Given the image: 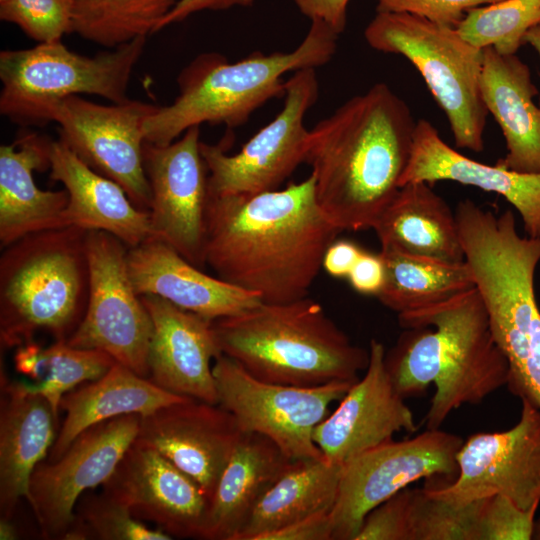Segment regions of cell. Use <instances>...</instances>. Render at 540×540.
Masks as SVG:
<instances>
[{
  "mask_svg": "<svg viewBox=\"0 0 540 540\" xmlns=\"http://www.w3.org/2000/svg\"><path fill=\"white\" fill-rule=\"evenodd\" d=\"M340 232L317 201L312 175L253 195H208L205 263L263 302H290L308 296Z\"/></svg>",
  "mask_w": 540,
  "mask_h": 540,
  "instance_id": "obj_1",
  "label": "cell"
},
{
  "mask_svg": "<svg viewBox=\"0 0 540 540\" xmlns=\"http://www.w3.org/2000/svg\"><path fill=\"white\" fill-rule=\"evenodd\" d=\"M416 122L406 102L377 83L309 130L305 163L321 209L341 232L372 229L395 197Z\"/></svg>",
  "mask_w": 540,
  "mask_h": 540,
  "instance_id": "obj_2",
  "label": "cell"
},
{
  "mask_svg": "<svg viewBox=\"0 0 540 540\" xmlns=\"http://www.w3.org/2000/svg\"><path fill=\"white\" fill-rule=\"evenodd\" d=\"M465 261L509 365L507 387L540 410V310L534 290L540 238L522 237L512 211L467 199L455 211Z\"/></svg>",
  "mask_w": 540,
  "mask_h": 540,
  "instance_id": "obj_3",
  "label": "cell"
},
{
  "mask_svg": "<svg viewBox=\"0 0 540 540\" xmlns=\"http://www.w3.org/2000/svg\"><path fill=\"white\" fill-rule=\"evenodd\" d=\"M222 354L259 380L313 387L355 382L366 370L369 349L351 342L308 296L258 305L212 322Z\"/></svg>",
  "mask_w": 540,
  "mask_h": 540,
  "instance_id": "obj_4",
  "label": "cell"
},
{
  "mask_svg": "<svg viewBox=\"0 0 540 540\" xmlns=\"http://www.w3.org/2000/svg\"><path fill=\"white\" fill-rule=\"evenodd\" d=\"M339 34L321 20H312L302 42L292 51H256L236 62L217 52L196 56L177 77L179 94L158 107L143 123L145 141L168 145L186 130L204 123L235 128L257 109L284 97L283 76L328 63Z\"/></svg>",
  "mask_w": 540,
  "mask_h": 540,
  "instance_id": "obj_5",
  "label": "cell"
},
{
  "mask_svg": "<svg viewBox=\"0 0 540 540\" xmlns=\"http://www.w3.org/2000/svg\"><path fill=\"white\" fill-rule=\"evenodd\" d=\"M86 230L58 227L27 235L0 257V342L5 348L34 342L44 331L68 340L84 317L89 297Z\"/></svg>",
  "mask_w": 540,
  "mask_h": 540,
  "instance_id": "obj_6",
  "label": "cell"
},
{
  "mask_svg": "<svg viewBox=\"0 0 540 540\" xmlns=\"http://www.w3.org/2000/svg\"><path fill=\"white\" fill-rule=\"evenodd\" d=\"M147 37L95 56L68 49L62 41L0 52V113L22 126H42L62 100L79 94L112 103L129 100L127 91Z\"/></svg>",
  "mask_w": 540,
  "mask_h": 540,
  "instance_id": "obj_7",
  "label": "cell"
},
{
  "mask_svg": "<svg viewBox=\"0 0 540 540\" xmlns=\"http://www.w3.org/2000/svg\"><path fill=\"white\" fill-rule=\"evenodd\" d=\"M364 38L373 49L402 55L415 66L444 111L458 148L483 150L489 114L480 89L483 49L454 27L409 13L377 12Z\"/></svg>",
  "mask_w": 540,
  "mask_h": 540,
  "instance_id": "obj_8",
  "label": "cell"
},
{
  "mask_svg": "<svg viewBox=\"0 0 540 540\" xmlns=\"http://www.w3.org/2000/svg\"><path fill=\"white\" fill-rule=\"evenodd\" d=\"M404 329L434 327L440 334V374L425 417L439 429L464 404H478L507 385L509 365L497 345L483 299L475 287L442 303L398 314Z\"/></svg>",
  "mask_w": 540,
  "mask_h": 540,
  "instance_id": "obj_9",
  "label": "cell"
},
{
  "mask_svg": "<svg viewBox=\"0 0 540 540\" xmlns=\"http://www.w3.org/2000/svg\"><path fill=\"white\" fill-rule=\"evenodd\" d=\"M213 376L218 405L233 416L239 430L269 438L292 461L325 458L314 442V430L329 414L330 405L354 383L313 387L269 383L224 354L214 360Z\"/></svg>",
  "mask_w": 540,
  "mask_h": 540,
  "instance_id": "obj_10",
  "label": "cell"
},
{
  "mask_svg": "<svg viewBox=\"0 0 540 540\" xmlns=\"http://www.w3.org/2000/svg\"><path fill=\"white\" fill-rule=\"evenodd\" d=\"M463 442L455 434L427 429L411 439L384 442L342 465L330 511L333 540H354L373 508L421 478L453 481Z\"/></svg>",
  "mask_w": 540,
  "mask_h": 540,
  "instance_id": "obj_11",
  "label": "cell"
},
{
  "mask_svg": "<svg viewBox=\"0 0 540 540\" xmlns=\"http://www.w3.org/2000/svg\"><path fill=\"white\" fill-rule=\"evenodd\" d=\"M127 251L121 240L105 231L87 232L88 303L67 343L106 352L117 363L148 378L153 324L131 281Z\"/></svg>",
  "mask_w": 540,
  "mask_h": 540,
  "instance_id": "obj_12",
  "label": "cell"
},
{
  "mask_svg": "<svg viewBox=\"0 0 540 540\" xmlns=\"http://www.w3.org/2000/svg\"><path fill=\"white\" fill-rule=\"evenodd\" d=\"M319 96L316 69L295 71L285 82L281 111L236 154L201 141L208 169V195H253L279 189L305 163L309 130L304 119Z\"/></svg>",
  "mask_w": 540,
  "mask_h": 540,
  "instance_id": "obj_13",
  "label": "cell"
},
{
  "mask_svg": "<svg viewBox=\"0 0 540 540\" xmlns=\"http://www.w3.org/2000/svg\"><path fill=\"white\" fill-rule=\"evenodd\" d=\"M159 106L129 99L99 104L79 95L62 100L51 114L59 139L97 173L118 183L138 208L148 211L143 123Z\"/></svg>",
  "mask_w": 540,
  "mask_h": 540,
  "instance_id": "obj_14",
  "label": "cell"
},
{
  "mask_svg": "<svg viewBox=\"0 0 540 540\" xmlns=\"http://www.w3.org/2000/svg\"><path fill=\"white\" fill-rule=\"evenodd\" d=\"M520 419L512 428L476 433L456 455L453 481L424 488L453 504H467L499 494L522 509L540 503V410L521 399Z\"/></svg>",
  "mask_w": 540,
  "mask_h": 540,
  "instance_id": "obj_15",
  "label": "cell"
},
{
  "mask_svg": "<svg viewBox=\"0 0 540 540\" xmlns=\"http://www.w3.org/2000/svg\"><path fill=\"white\" fill-rule=\"evenodd\" d=\"M139 426L137 414L98 423L80 433L60 458L36 466L27 501L44 538L64 539L77 501L109 479L135 441Z\"/></svg>",
  "mask_w": 540,
  "mask_h": 540,
  "instance_id": "obj_16",
  "label": "cell"
},
{
  "mask_svg": "<svg viewBox=\"0 0 540 540\" xmlns=\"http://www.w3.org/2000/svg\"><path fill=\"white\" fill-rule=\"evenodd\" d=\"M200 144V126H193L168 145L145 141L143 158L154 237L203 269L208 169Z\"/></svg>",
  "mask_w": 540,
  "mask_h": 540,
  "instance_id": "obj_17",
  "label": "cell"
},
{
  "mask_svg": "<svg viewBox=\"0 0 540 540\" xmlns=\"http://www.w3.org/2000/svg\"><path fill=\"white\" fill-rule=\"evenodd\" d=\"M385 353L384 345L371 339L365 375L351 385L337 408L315 428L314 442L330 463L342 466L392 440L398 432L417 431L412 411L388 376Z\"/></svg>",
  "mask_w": 540,
  "mask_h": 540,
  "instance_id": "obj_18",
  "label": "cell"
},
{
  "mask_svg": "<svg viewBox=\"0 0 540 540\" xmlns=\"http://www.w3.org/2000/svg\"><path fill=\"white\" fill-rule=\"evenodd\" d=\"M102 490L134 517L170 536L201 538L208 499L188 475L152 447L134 441Z\"/></svg>",
  "mask_w": 540,
  "mask_h": 540,
  "instance_id": "obj_19",
  "label": "cell"
},
{
  "mask_svg": "<svg viewBox=\"0 0 540 540\" xmlns=\"http://www.w3.org/2000/svg\"><path fill=\"white\" fill-rule=\"evenodd\" d=\"M241 434L220 405L187 399L140 416L135 440L188 475L209 502Z\"/></svg>",
  "mask_w": 540,
  "mask_h": 540,
  "instance_id": "obj_20",
  "label": "cell"
},
{
  "mask_svg": "<svg viewBox=\"0 0 540 540\" xmlns=\"http://www.w3.org/2000/svg\"><path fill=\"white\" fill-rule=\"evenodd\" d=\"M141 298L153 324L148 378L171 393L218 404L212 360L222 353L213 321L156 295Z\"/></svg>",
  "mask_w": 540,
  "mask_h": 540,
  "instance_id": "obj_21",
  "label": "cell"
},
{
  "mask_svg": "<svg viewBox=\"0 0 540 540\" xmlns=\"http://www.w3.org/2000/svg\"><path fill=\"white\" fill-rule=\"evenodd\" d=\"M127 264L140 296H159L210 321L239 314L262 301L255 293L206 274L155 237L128 248Z\"/></svg>",
  "mask_w": 540,
  "mask_h": 540,
  "instance_id": "obj_22",
  "label": "cell"
},
{
  "mask_svg": "<svg viewBox=\"0 0 540 540\" xmlns=\"http://www.w3.org/2000/svg\"><path fill=\"white\" fill-rule=\"evenodd\" d=\"M443 180L502 196L520 214L526 235L540 238V173H522L498 163L488 165L470 159L446 144L429 121L419 119L400 187Z\"/></svg>",
  "mask_w": 540,
  "mask_h": 540,
  "instance_id": "obj_23",
  "label": "cell"
},
{
  "mask_svg": "<svg viewBox=\"0 0 540 540\" xmlns=\"http://www.w3.org/2000/svg\"><path fill=\"white\" fill-rule=\"evenodd\" d=\"M50 178L68 193L64 226L105 231L128 248L154 237L150 216L113 180L85 164L60 139L51 142Z\"/></svg>",
  "mask_w": 540,
  "mask_h": 540,
  "instance_id": "obj_24",
  "label": "cell"
},
{
  "mask_svg": "<svg viewBox=\"0 0 540 540\" xmlns=\"http://www.w3.org/2000/svg\"><path fill=\"white\" fill-rule=\"evenodd\" d=\"M58 417L48 400L1 374L0 514L13 518L27 500L36 466L47 458L57 437Z\"/></svg>",
  "mask_w": 540,
  "mask_h": 540,
  "instance_id": "obj_25",
  "label": "cell"
},
{
  "mask_svg": "<svg viewBox=\"0 0 540 540\" xmlns=\"http://www.w3.org/2000/svg\"><path fill=\"white\" fill-rule=\"evenodd\" d=\"M51 140L26 132L0 146V243L2 248L33 233L65 227V189L42 190L33 172L50 169Z\"/></svg>",
  "mask_w": 540,
  "mask_h": 540,
  "instance_id": "obj_26",
  "label": "cell"
},
{
  "mask_svg": "<svg viewBox=\"0 0 540 540\" xmlns=\"http://www.w3.org/2000/svg\"><path fill=\"white\" fill-rule=\"evenodd\" d=\"M484 51L480 89L483 101L500 126L507 154L498 164L522 173H540V107L531 72L516 54Z\"/></svg>",
  "mask_w": 540,
  "mask_h": 540,
  "instance_id": "obj_27",
  "label": "cell"
},
{
  "mask_svg": "<svg viewBox=\"0 0 540 540\" xmlns=\"http://www.w3.org/2000/svg\"><path fill=\"white\" fill-rule=\"evenodd\" d=\"M292 462L269 438L242 433L209 501L200 539L236 540L258 501Z\"/></svg>",
  "mask_w": 540,
  "mask_h": 540,
  "instance_id": "obj_28",
  "label": "cell"
},
{
  "mask_svg": "<svg viewBox=\"0 0 540 540\" xmlns=\"http://www.w3.org/2000/svg\"><path fill=\"white\" fill-rule=\"evenodd\" d=\"M188 397L171 393L149 378L115 363L99 379L67 392L59 410L65 418L47 456L48 462L60 458L73 440L87 428L129 414L145 416Z\"/></svg>",
  "mask_w": 540,
  "mask_h": 540,
  "instance_id": "obj_29",
  "label": "cell"
},
{
  "mask_svg": "<svg viewBox=\"0 0 540 540\" xmlns=\"http://www.w3.org/2000/svg\"><path fill=\"white\" fill-rule=\"evenodd\" d=\"M372 229L381 248L446 262L465 260L455 213L429 183L401 186Z\"/></svg>",
  "mask_w": 540,
  "mask_h": 540,
  "instance_id": "obj_30",
  "label": "cell"
},
{
  "mask_svg": "<svg viewBox=\"0 0 540 540\" xmlns=\"http://www.w3.org/2000/svg\"><path fill=\"white\" fill-rule=\"evenodd\" d=\"M341 469L325 458L293 461L258 501L236 540H261L288 524L331 511Z\"/></svg>",
  "mask_w": 540,
  "mask_h": 540,
  "instance_id": "obj_31",
  "label": "cell"
},
{
  "mask_svg": "<svg viewBox=\"0 0 540 540\" xmlns=\"http://www.w3.org/2000/svg\"><path fill=\"white\" fill-rule=\"evenodd\" d=\"M385 280L377 299L397 314L424 309L475 287L464 260L446 262L405 254L389 248L379 252Z\"/></svg>",
  "mask_w": 540,
  "mask_h": 540,
  "instance_id": "obj_32",
  "label": "cell"
},
{
  "mask_svg": "<svg viewBox=\"0 0 540 540\" xmlns=\"http://www.w3.org/2000/svg\"><path fill=\"white\" fill-rule=\"evenodd\" d=\"M71 1V33L111 49L157 32L178 0Z\"/></svg>",
  "mask_w": 540,
  "mask_h": 540,
  "instance_id": "obj_33",
  "label": "cell"
},
{
  "mask_svg": "<svg viewBox=\"0 0 540 540\" xmlns=\"http://www.w3.org/2000/svg\"><path fill=\"white\" fill-rule=\"evenodd\" d=\"M115 363L106 352L78 348L66 340H58L41 349L36 379L23 385L45 397L58 417L60 401L67 392L79 384L99 379Z\"/></svg>",
  "mask_w": 540,
  "mask_h": 540,
  "instance_id": "obj_34",
  "label": "cell"
},
{
  "mask_svg": "<svg viewBox=\"0 0 540 540\" xmlns=\"http://www.w3.org/2000/svg\"><path fill=\"white\" fill-rule=\"evenodd\" d=\"M540 24V0H502L466 12L456 27L472 45L516 54L526 33Z\"/></svg>",
  "mask_w": 540,
  "mask_h": 540,
  "instance_id": "obj_35",
  "label": "cell"
},
{
  "mask_svg": "<svg viewBox=\"0 0 540 540\" xmlns=\"http://www.w3.org/2000/svg\"><path fill=\"white\" fill-rule=\"evenodd\" d=\"M170 540L172 536L151 528L129 508L103 490L83 494L76 503L74 520L63 540Z\"/></svg>",
  "mask_w": 540,
  "mask_h": 540,
  "instance_id": "obj_36",
  "label": "cell"
},
{
  "mask_svg": "<svg viewBox=\"0 0 540 540\" xmlns=\"http://www.w3.org/2000/svg\"><path fill=\"white\" fill-rule=\"evenodd\" d=\"M385 367L404 399L426 392L440 374V334L431 326L407 328L385 353Z\"/></svg>",
  "mask_w": 540,
  "mask_h": 540,
  "instance_id": "obj_37",
  "label": "cell"
},
{
  "mask_svg": "<svg viewBox=\"0 0 540 540\" xmlns=\"http://www.w3.org/2000/svg\"><path fill=\"white\" fill-rule=\"evenodd\" d=\"M485 499L453 504L410 489L408 540H480Z\"/></svg>",
  "mask_w": 540,
  "mask_h": 540,
  "instance_id": "obj_38",
  "label": "cell"
},
{
  "mask_svg": "<svg viewBox=\"0 0 540 540\" xmlns=\"http://www.w3.org/2000/svg\"><path fill=\"white\" fill-rule=\"evenodd\" d=\"M0 19L18 26L38 43L62 41L71 33V0H6L0 4Z\"/></svg>",
  "mask_w": 540,
  "mask_h": 540,
  "instance_id": "obj_39",
  "label": "cell"
},
{
  "mask_svg": "<svg viewBox=\"0 0 540 540\" xmlns=\"http://www.w3.org/2000/svg\"><path fill=\"white\" fill-rule=\"evenodd\" d=\"M539 504L522 509L503 495L485 499L480 522V540L533 539Z\"/></svg>",
  "mask_w": 540,
  "mask_h": 540,
  "instance_id": "obj_40",
  "label": "cell"
},
{
  "mask_svg": "<svg viewBox=\"0 0 540 540\" xmlns=\"http://www.w3.org/2000/svg\"><path fill=\"white\" fill-rule=\"evenodd\" d=\"M410 489L404 488L364 518L354 540H408Z\"/></svg>",
  "mask_w": 540,
  "mask_h": 540,
  "instance_id": "obj_41",
  "label": "cell"
},
{
  "mask_svg": "<svg viewBox=\"0 0 540 540\" xmlns=\"http://www.w3.org/2000/svg\"><path fill=\"white\" fill-rule=\"evenodd\" d=\"M502 0H377V12L409 13L456 28L472 8Z\"/></svg>",
  "mask_w": 540,
  "mask_h": 540,
  "instance_id": "obj_42",
  "label": "cell"
},
{
  "mask_svg": "<svg viewBox=\"0 0 540 540\" xmlns=\"http://www.w3.org/2000/svg\"><path fill=\"white\" fill-rule=\"evenodd\" d=\"M330 511L317 513L264 535L261 540H333Z\"/></svg>",
  "mask_w": 540,
  "mask_h": 540,
  "instance_id": "obj_43",
  "label": "cell"
},
{
  "mask_svg": "<svg viewBox=\"0 0 540 540\" xmlns=\"http://www.w3.org/2000/svg\"><path fill=\"white\" fill-rule=\"evenodd\" d=\"M346 279L357 293L377 296L385 280L384 262L380 253L362 251Z\"/></svg>",
  "mask_w": 540,
  "mask_h": 540,
  "instance_id": "obj_44",
  "label": "cell"
},
{
  "mask_svg": "<svg viewBox=\"0 0 540 540\" xmlns=\"http://www.w3.org/2000/svg\"><path fill=\"white\" fill-rule=\"evenodd\" d=\"M299 12L312 20H321L339 35L347 22V7L350 0H291Z\"/></svg>",
  "mask_w": 540,
  "mask_h": 540,
  "instance_id": "obj_45",
  "label": "cell"
},
{
  "mask_svg": "<svg viewBox=\"0 0 540 540\" xmlns=\"http://www.w3.org/2000/svg\"><path fill=\"white\" fill-rule=\"evenodd\" d=\"M362 251L352 241L335 239L324 253L322 268L334 278H347Z\"/></svg>",
  "mask_w": 540,
  "mask_h": 540,
  "instance_id": "obj_46",
  "label": "cell"
},
{
  "mask_svg": "<svg viewBox=\"0 0 540 540\" xmlns=\"http://www.w3.org/2000/svg\"><path fill=\"white\" fill-rule=\"evenodd\" d=\"M256 0H178L159 26V30L184 21L195 13L201 11H222L233 7H249ZM158 30V31H159Z\"/></svg>",
  "mask_w": 540,
  "mask_h": 540,
  "instance_id": "obj_47",
  "label": "cell"
},
{
  "mask_svg": "<svg viewBox=\"0 0 540 540\" xmlns=\"http://www.w3.org/2000/svg\"><path fill=\"white\" fill-rule=\"evenodd\" d=\"M19 538L18 528L12 518H0V539L15 540Z\"/></svg>",
  "mask_w": 540,
  "mask_h": 540,
  "instance_id": "obj_48",
  "label": "cell"
},
{
  "mask_svg": "<svg viewBox=\"0 0 540 540\" xmlns=\"http://www.w3.org/2000/svg\"><path fill=\"white\" fill-rule=\"evenodd\" d=\"M525 44H529L533 47L540 59V24L531 28L524 37ZM540 107V97H539Z\"/></svg>",
  "mask_w": 540,
  "mask_h": 540,
  "instance_id": "obj_49",
  "label": "cell"
},
{
  "mask_svg": "<svg viewBox=\"0 0 540 540\" xmlns=\"http://www.w3.org/2000/svg\"><path fill=\"white\" fill-rule=\"evenodd\" d=\"M533 539L540 540V518L535 521Z\"/></svg>",
  "mask_w": 540,
  "mask_h": 540,
  "instance_id": "obj_50",
  "label": "cell"
},
{
  "mask_svg": "<svg viewBox=\"0 0 540 540\" xmlns=\"http://www.w3.org/2000/svg\"><path fill=\"white\" fill-rule=\"evenodd\" d=\"M6 0H0V4L4 3Z\"/></svg>",
  "mask_w": 540,
  "mask_h": 540,
  "instance_id": "obj_51",
  "label": "cell"
}]
</instances>
